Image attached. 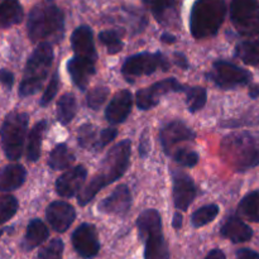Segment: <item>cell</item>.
Segmentation results:
<instances>
[{
    "label": "cell",
    "instance_id": "40",
    "mask_svg": "<svg viewBox=\"0 0 259 259\" xmlns=\"http://www.w3.org/2000/svg\"><path fill=\"white\" fill-rule=\"evenodd\" d=\"M63 242L58 238L51 240L48 245H46L38 254V259H52V258H62L63 254Z\"/></svg>",
    "mask_w": 259,
    "mask_h": 259
},
{
    "label": "cell",
    "instance_id": "50",
    "mask_svg": "<svg viewBox=\"0 0 259 259\" xmlns=\"http://www.w3.org/2000/svg\"><path fill=\"white\" fill-rule=\"evenodd\" d=\"M52 259H62V258H52Z\"/></svg>",
    "mask_w": 259,
    "mask_h": 259
},
{
    "label": "cell",
    "instance_id": "18",
    "mask_svg": "<svg viewBox=\"0 0 259 259\" xmlns=\"http://www.w3.org/2000/svg\"><path fill=\"white\" fill-rule=\"evenodd\" d=\"M66 67H67V72L71 76L72 82L81 91L88 89L90 78L96 72L95 62L94 61L76 55L67 61Z\"/></svg>",
    "mask_w": 259,
    "mask_h": 259
},
{
    "label": "cell",
    "instance_id": "35",
    "mask_svg": "<svg viewBox=\"0 0 259 259\" xmlns=\"http://www.w3.org/2000/svg\"><path fill=\"white\" fill-rule=\"evenodd\" d=\"M99 136L96 126L93 124H83L77 131V143L82 149H94Z\"/></svg>",
    "mask_w": 259,
    "mask_h": 259
},
{
    "label": "cell",
    "instance_id": "46",
    "mask_svg": "<svg viewBox=\"0 0 259 259\" xmlns=\"http://www.w3.org/2000/svg\"><path fill=\"white\" fill-rule=\"evenodd\" d=\"M182 224H184V217H182L181 212H175L174 218H172V227L176 230H180L182 228Z\"/></svg>",
    "mask_w": 259,
    "mask_h": 259
},
{
    "label": "cell",
    "instance_id": "27",
    "mask_svg": "<svg viewBox=\"0 0 259 259\" xmlns=\"http://www.w3.org/2000/svg\"><path fill=\"white\" fill-rule=\"evenodd\" d=\"M48 128L47 120H40L34 124L28 136L27 146V159L29 162H37L40 157V148H42L43 137Z\"/></svg>",
    "mask_w": 259,
    "mask_h": 259
},
{
    "label": "cell",
    "instance_id": "44",
    "mask_svg": "<svg viewBox=\"0 0 259 259\" xmlns=\"http://www.w3.org/2000/svg\"><path fill=\"white\" fill-rule=\"evenodd\" d=\"M174 62H175V65H176L177 67L181 68V70H189L190 63L184 53L175 52L174 53Z\"/></svg>",
    "mask_w": 259,
    "mask_h": 259
},
{
    "label": "cell",
    "instance_id": "29",
    "mask_svg": "<svg viewBox=\"0 0 259 259\" xmlns=\"http://www.w3.org/2000/svg\"><path fill=\"white\" fill-rule=\"evenodd\" d=\"M235 57L248 66L259 65V38L242 40L235 46Z\"/></svg>",
    "mask_w": 259,
    "mask_h": 259
},
{
    "label": "cell",
    "instance_id": "11",
    "mask_svg": "<svg viewBox=\"0 0 259 259\" xmlns=\"http://www.w3.org/2000/svg\"><path fill=\"white\" fill-rule=\"evenodd\" d=\"M185 86L180 83L175 77L164 78L157 81L153 85L142 89L136 94V103L139 110H149L156 108L161 101L162 96L171 93H184Z\"/></svg>",
    "mask_w": 259,
    "mask_h": 259
},
{
    "label": "cell",
    "instance_id": "23",
    "mask_svg": "<svg viewBox=\"0 0 259 259\" xmlns=\"http://www.w3.org/2000/svg\"><path fill=\"white\" fill-rule=\"evenodd\" d=\"M220 234L233 243L249 242L253 237V230L245 224L238 215H230L220 229Z\"/></svg>",
    "mask_w": 259,
    "mask_h": 259
},
{
    "label": "cell",
    "instance_id": "2",
    "mask_svg": "<svg viewBox=\"0 0 259 259\" xmlns=\"http://www.w3.org/2000/svg\"><path fill=\"white\" fill-rule=\"evenodd\" d=\"M27 30L33 43H60L65 34V13L55 0H43L29 12Z\"/></svg>",
    "mask_w": 259,
    "mask_h": 259
},
{
    "label": "cell",
    "instance_id": "17",
    "mask_svg": "<svg viewBox=\"0 0 259 259\" xmlns=\"http://www.w3.org/2000/svg\"><path fill=\"white\" fill-rule=\"evenodd\" d=\"M46 218L55 232L65 233L75 222L76 211L72 205H70L68 202L53 201L47 206Z\"/></svg>",
    "mask_w": 259,
    "mask_h": 259
},
{
    "label": "cell",
    "instance_id": "48",
    "mask_svg": "<svg viewBox=\"0 0 259 259\" xmlns=\"http://www.w3.org/2000/svg\"><path fill=\"white\" fill-rule=\"evenodd\" d=\"M161 40L162 42H164V43H167V45H172V43H175L176 42V37H175L174 34H172V33H162V35H161Z\"/></svg>",
    "mask_w": 259,
    "mask_h": 259
},
{
    "label": "cell",
    "instance_id": "4",
    "mask_svg": "<svg viewBox=\"0 0 259 259\" xmlns=\"http://www.w3.org/2000/svg\"><path fill=\"white\" fill-rule=\"evenodd\" d=\"M53 58H55V53H53L52 43H38L25 63L23 80L20 82L19 93H18L20 98L25 99L28 96L35 95L42 89L52 67Z\"/></svg>",
    "mask_w": 259,
    "mask_h": 259
},
{
    "label": "cell",
    "instance_id": "41",
    "mask_svg": "<svg viewBox=\"0 0 259 259\" xmlns=\"http://www.w3.org/2000/svg\"><path fill=\"white\" fill-rule=\"evenodd\" d=\"M118 136V129L114 128V126H109V128L103 129V131L99 133V139L96 142L95 147H94V152H100L101 149L105 148L108 144H110L114 139Z\"/></svg>",
    "mask_w": 259,
    "mask_h": 259
},
{
    "label": "cell",
    "instance_id": "12",
    "mask_svg": "<svg viewBox=\"0 0 259 259\" xmlns=\"http://www.w3.org/2000/svg\"><path fill=\"white\" fill-rule=\"evenodd\" d=\"M172 197L177 210L187 211L197 195L196 185L191 176L181 169H171Z\"/></svg>",
    "mask_w": 259,
    "mask_h": 259
},
{
    "label": "cell",
    "instance_id": "3",
    "mask_svg": "<svg viewBox=\"0 0 259 259\" xmlns=\"http://www.w3.org/2000/svg\"><path fill=\"white\" fill-rule=\"evenodd\" d=\"M220 153L223 159L238 172L259 166V133L240 132L225 137Z\"/></svg>",
    "mask_w": 259,
    "mask_h": 259
},
{
    "label": "cell",
    "instance_id": "8",
    "mask_svg": "<svg viewBox=\"0 0 259 259\" xmlns=\"http://www.w3.org/2000/svg\"><path fill=\"white\" fill-rule=\"evenodd\" d=\"M169 67L171 63L162 52H141L125 58L121 73L128 82H133L139 76H149L158 70L168 71Z\"/></svg>",
    "mask_w": 259,
    "mask_h": 259
},
{
    "label": "cell",
    "instance_id": "6",
    "mask_svg": "<svg viewBox=\"0 0 259 259\" xmlns=\"http://www.w3.org/2000/svg\"><path fill=\"white\" fill-rule=\"evenodd\" d=\"M136 224L139 238L144 242V259H169L161 214L156 209H147L139 214Z\"/></svg>",
    "mask_w": 259,
    "mask_h": 259
},
{
    "label": "cell",
    "instance_id": "30",
    "mask_svg": "<svg viewBox=\"0 0 259 259\" xmlns=\"http://www.w3.org/2000/svg\"><path fill=\"white\" fill-rule=\"evenodd\" d=\"M77 113V101L73 94L66 93L58 99L57 103V120L62 125H67Z\"/></svg>",
    "mask_w": 259,
    "mask_h": 259
},
{
    "label": "cell",
    "instance_id": "33",
    "mask_svg": "<svg viewBox=\"0 0 259 259\" xmlns=\"http://www.w3.org/2000/svg\"><path fill=\"white\" fill-rule=\"evenodd\" d=\"M219 206L215 204H209L205 205V206L199 207L194 214L191 215V224L194 228H201L205 225L210 224L211 222H214L217 219V217L219 215Z\"/></svg>",
    "mask_w": 259,
    "mask_h": 259
},
{
    "label": "cell",
    "instance_id": "47",
    "mask_svg": "<svg viewBox=\"0 0 259 259\" xmlns=\"http://www.w3.org/2000/svg\"><path fill=\"white\" fill-rule=\"evenodd\" d=\"M205 259H227V257H225V253L222 249H212L210 250Z\"/></svg>",
    "mask_w": 259,
    "mask_h": 259
},
{
    "label": "cell",
    "instance_id": "1",
    "mask_svg": "<svg viewBox=\"0 0 259 259\" xmlns=\"http://www.w3.org/2000/svg\"><path fill=\"white\" fill-rule=\"evenodd\" d=\"M131 153L132 142L129 139H124L115 144L104 157L98 174L77 195V204L80 206H86L95 199L100 190L121 179L131 163Z\"/></svg>",
    "mask_w": 259,
    "mask_h": 259
},
{
    "label": "cell",
    "instance_id": "45",
    "mask_svg": "<svg viewBox=\"0 0 259 259\" xmlns=\"http://www.w3.org/2000/svg\"><path fill=\"white\" fill-rule=\"evenodd\" d=\"M237 258L238 259H259V253L255 250L248 249V248H242V249L237 250Z\"/></svg>",
    "mask_w": 259,
    "mask_h": 259
},
{
    "label": "cell",
    "instance_id": "32",
    "mask_svg": "<svg viewBox=\"0 0 259 259\" xmlns=\"http://www.w3.org/2000/svg\"><path fill=\"white\" fill-rule=\"evenodd\" d=\"M185 95H186V104L187 109L190 113H197V111L202 110L204 106L206 105L207 100V93L206 89L202 86H185L184 90Z\"/></svg>",
    "mask_w": 259,
    "mask_h": 259
},
{
    "label": "cell",
    "instance_id": "36",
    "mask_svg": "<svg viewBox=\"0 0 259 259\" xmlns=\"http://www.w3.org/2000/svg\"><path fill=\"white\" fill-rule=\"evenodd\" d=\"M171 157L176 163L182 167H186V168H192L200 161L199 153L189 148H177L176 151L172 152Z\"/></svg>",
    "mask_w": 259,
    "mask_h": 259
},
{
    "label": "cell",
    "instance_id": "22",
    "mask_svg": "<svg viewBox=\"0 0 259 259\" xmlns=\"http://www.w3.org/2000/svg\"><path fill=\"white\" fill-rule=\"evenodd\" d=\"M110 20L121 24L124 30H128L129 34L134 35L143 32L147 25V18L143 12L133 9V8H121L118 12L111 14Z\"/></svg>",
    "mask_w": 259,
    "mask_h": 259
},
{
    "label": "cell",
    "instance_id": "20",
    "mask_svg": "<svg viewBox=\"0 0 259 259\" xmlns=\"http://www.w3.org/2000/svg\"><path fill=\"white\" fill-rule=\"evenodd\" d=\"M71 47L76 56L89 58L96 62L98 52L94 43V33L89 25H78L71 35Z\"/></svg>",
    "mask_w": 259,
    "mask_h": 259
},
{
    "label": "cell",
    "instance_id": "26",
    "mask_svg": "<svg viewBox=\"0 0 259 259\" xmlns=\"http://www.w3.org/2000/svg\"><path fill=\"white\" fill-rule=\"evenodd\" d=\"M23 7L19 0H2L0 4V25L3 29L19 24L23 20Z\"/></svg>",
    "mask_w": 259,
    "mask_h": 259
},
{
    "label": "cell",
    "instance_id": "19",
    "mask_svg": "<svg viewBox=\"0 0 259 259\" xmlns=\"http://www.w3.org/2000/svg\"><path fill=\"white\" fill-rule=\"evenodd\" d=\"M133 106V96L129 90L116 93L105 109V119L113 125L121 124L128 119Z\"/></svg>",
    "mask_w": 259,
    "mask_h": 259
},
{
    "label": "cell",
    "instance_id": "37",
    "mask_svg": "<svg viewBox=\"0 0 259 259\" xmlns=\"http://www.w3.org/2000/svg\"><path fill=\"white\" fill-rule=\"evenodd\" d=\"M109 96V89L106 86H95L86 95V105L91 110L98 111Z\"/></svg>",
    "mask_w": 259,
    "mask_h": 259
},
{
    "label": "cell",
    "instance_id": "5",
    "mask_svg": "<svg viewBox=\"0 0 259 259\" xmlns=\"http://www.w3.org/2000/svg\"><path fill=\"white\" fill-rule=\"evenodd\" d=\"M227 15L224 0H196L190 12V32L196 39L214 37Z\"/></svg>",
    "mask_w": 259,
    "mask_h": 259
},
{
    "label": "cell",
    "instance_id": "25",
    "mask_svg": "<svg viewBox=\"0 0 259 259\" xmlns=\"http://www.w3.org/2000/svg\"><path fill=\"white\" fill-rule=\"evenodd\" d=\"M27 179V171L22 164H8L2 169L0 175V190L3 192H10L18 190Z\"/></svg>",
    "mask_w": 259,
    "mask_h": 259
},
{
    "label": "cell",
    "instance_id": "49",
    "mask_svg": "<svg viewBox=\"0 0 259 259\" xmlns=\"http://www.w3.org/2000/svg\"><path fill=\"white\" fill-rule=\"evenodd\" d=\"M248 95L250 99H258L259 98V83L257 85H252L248 91Z\"/></svg>",
    "mask_w": 259,
    "mask_h": 259
},
{
    "label": "cell",
    "instance_id": "7",
    "mask_svg": "<svg viewBox=\"0 0 259 259\" xmlns=\"http://www.w3.org/2000/svg\"><path fill=\"white\" fill-rule=\"evenodd\" d=\"M29 116L22 111H12L5 116L2 125V147L5 157L18 161L23 153Z\"/></svg>",
    "mask_w": 259,
    "mask_h": 259
},
{
    "label": "cell",
    "instance_id": "34",
    "mask_svg": "<svg viewBox=\"0 0 259 259\" xmlns=\"http://www.w3.org/2000/svg\"><path fill=\"white\" fill-rule=\"evenodd\" d=\"M121 34L123 32L119 29H106L99 33V40L105 46L109 55H116L123 50L124 43L121 40Z\"/></svg>",
    "mask_w": 259,
    "mask_h": 259
},
{
    "label": "cell",
    "instance_id": "15",
    "mask_svg": "<svg viewBox=\"0 0 259 259\" xmlns=\"http://www.w3.org/2000/svg\"><path fill=\"white\" fill-rule=\"evenodd\" d=\"M132 206V194L126 185H119L109 196H106L98 209L100 212L116 217H125Z\"/></svg>",
    "mask_w": 259,
    "mask_h": 259
},
{
    "label": "cell",
    "instance_id": "21",
    "mask_svg": "<svg viewBox=\"0 0 259 259\" xmlns=\"http://www.w3.org/2000/svg\"><path fill=\"white\" fill-rule=\"evenodd\" d=\"M142 3L161 25H179L177 0H142Z\"/></svg>",
    "mask_w": 259,
    "mask_h": 259
},
{
    "label": "cell",
    "instance_id": "28",
    "mask_svg": "<svg viewBox=\"0 0 259 259\" xmlns=\"http://www.w3.org/2000/svg\"><path fill=\"white\" fill-rule=\"evenodd\" d=\"M73 162H75V154L68 148L67 144L58 143L50 153L48 166L55 171H62L70 168Z\"/></svg>",
    "mask_w": 259,
    "mask_h": 259
},
{
    "label": "cell",
    "instance_id": "31",
    "mask_svg": "<svg viewBox=\"0 0 259 259\" xmlns=\"http://www.w3.org/2000/svg\"><path fill=\"white\" fill-rule=\"evenodd\" d=\"M238 214L253 223H259V190L249 192L240 200Z\"/></svg>",
    "mask_w": 259,
    "mask_h": 259
},
{
    "label": "cell",
    "instance_id": "16",
    "mask_svg": "<svg viewBox=\"0 0 259 259\" xmlns=\"http://www.w3.org/2000/svg\"><path fill=\"white\" fill-rule=\"evenodd\" d=\"M86 177H88V169L85 166L78 164V166L72 167L57 179L55 185L56 192L65 199L75 196L76 194H80Z\"/></svg>",
    "mask_w": 259,
    "mask_h": 259
},
{
    "label": "cell",
    "instance_id": "43",
    "mask_svg": "<svg viewBox=\"0 0 259 259\" xmlns=\"http://www.w3.org/2000/svg\"><path fill=\"white\" fill-rule=\"evenodd\" d=\"M149 152V138H148V131H144L141 136V141H139V156L142 158H147Z\"/></svg>",
    "mask_w": 259,
    "mask_h": 259
},
{
    "label": "cell",
    "instance_id": "9",
    "mask_svg": "<svg viewBox=\"0 0 259 259\" xmlns=\"http://www.w3.org/2000/svg\"><path fill=\"white\" fill-rule=\"evenodd\" d=\"M230 20L243 37L259 34L258 0H230Z\"/></svg>",
    "mask_w": 259,
    "mask_h": 259
},
{
    "label": "cell",
    "instance_id": "39",
    "mask_svg": "<svg viewBox=\"0 0 259 259\" xmlns=\"http://www.w3.org/2000/svg\"><path fill=\"white\" fill-rule=\"evenodd\" d=\"M58 89H60V75H58V71L56 70L53 72L52 77H51L50 82H48L47 88H46L45 93H43L42 98L39 100V105L42 108H47L51 103H52L53 99L56 98L58 93Z\"/></svg>",
    "mask_w": 259,
    "mask_h": 259
},
{
    "label": "cell",
    "instance_id": "38",
    "mask_svg": "<svg viewBox=\"0 0 259 259\" xmlns=\"http://www.w3.org/2000/svg\"><path fill=\"white\" fill-rule=\"evenodd\" d=\"M18 204L17 197L13 195H3L0 199V219H2V224H5L9 222L18 211Z\"/></svg>",
    "mask_w": 259,
    "mask_h": 259
},
{
    "label": "cell",
    "instance_id": "42",
    "mask_svg": "<svg viewBox=\"0 0 259 259\" xmlns=\"http://www.w3.org/2000/svg\"><path fill=\"white\" fill-rule=\"evenodd\" d=\"M0 81H2L3 88L7 89V90H12L13 85H14V75L9 70H7V68H2Z\"/></svg>",
    "mask_w": 259,
    "mask_h": 259
},
{
    "label": "cell",
    "instance_id": "10",
    "mask_svg": "<svg viewBox=\"0 0 259 259\" xmlns=\"http://www.w3.org/2000/svg\"><path fill=\"white\" fill-rule=\"evenodd\" d=\"M206 78L222 90H232L248 85L252 81V73L229 61L218 60L212 63V70L206 73Z\"/></svg>",
    "mask_w": 259,
    "mask_h": 259
},
{
    "label": "cell",
    "instance_id": "13",
    "mask_svg": "<svg viewBox=\"0 0 259 259\" xmlns=\"http://www.w3.org/2000/svg\"><path fill=\"white\" fill-rule=\"evenodd\" d=\"M73 249L83 259H91L100 252V242H99L98 230L95 225L83 223L78 225L71 235Z\"/></svg>",
    "mask_w": 259,
    "mask_h": 259
},
{
    "label": "cell",
    "instance_id": "14",
    "mask_svg": "<svg viewBox=\"0 0 259 259\" xmlns=\"http://www.w3.org/2000/svg\"><path fill=\"white\" fill-rule=\"evenodd\" d=\"M195 138H196V133L185 121L179 120V119L166 123L159 131V142L167 156H171L172 149L179 143L195 141Z\"/></svg>",
    "mask_w": 259,
    "mask_h": 259
},
{
    "label": "cell",
    "instance_id": "24",
    "mask_svg": "<svg viewBox=\"0 0 259 259\" xmlns=\"http://www.w3.org/2000/svg\"><path fill=\"white\" fill-rule=\"evenodd\" d=\"M50 237L48 228L40 219H32L27 225L24 239L22 242V249L25 252L35 249L46 242Z\"/></svg>",
    "mask_w": 259,
    "mask_h": 259
}]
</instances>
